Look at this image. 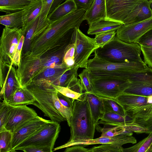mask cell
Wrapping results in <instances>:
<instances>
[{
  "label": "cell",
  "mask_w": 152,
  "mask_h": 152,
  "mask_svg": "<svg viewBox=\"0 0 152 152\" xmlns=\"http://www.w3.org/2000/svg\"><path fill=\"white\" fill-rule=\"evenodd\" d=\"M86 11H75L52 21L49 27L31 41L27 50L32 56L41 57L65 49L72 42L75 28H79L84 20Z\"/></svg>",
  "instance_id": "1"
},
{
  "label": "cell",
  "mask_w": 152,
  "mask_h": 152,
  "mask_svg": "<svg viewBox=\"0 0 152 152\" xmlns=\"http://www.w3.org/2000/svg\"><path fill=\"white\" fill-rule=\"evenodd\" d=\"M25 88L34 96L35 100L33 105L40 110L45 116L58 123L66 121L69 126L72 110L60 102L58 91L50 81L43 79L33 81Z\"/></svg>",
  "instance_id": "2"
},
{
  "label": "cell",
  "mask_w": 152,
  "mask_h": 152,
  "mask_svg": "<svg viewBox=\"0 0 152 152\" xmlns=\"http://www.w3.org/2000/svg\"><path fill=\"white\" fill-rule=\"evenodd\" d=\"M86 69L91 78H110L127 80L130 73L150 71L152 69L144 61L113 62L105 60L95 55L88 60Z\"/></svg>",
  "instance_id": "3"
},
{
  "label": "cell",
  "mask_w": 152,
  "mask_h": 152,
  "mask_svg": "<svg viewBox=\"0 0 152 152\" xmlns=\"http://www.w3.org/2000/svg\"><path fill=\"white\" fill-rule=\"evenodd\" d=\"M96 126L86 96L83 100H75L69 126L71 137L67 142L94 139Z\"/></svg>",
  "instance_id": "4"
},
{
  "label": "cell",
  "mask_w": 152,
  "mask_h": 152,
  "mask_svg": "<svg viewBox=\"0 0 152 152\" xmlns=\"http://www.w3.org/2000/svg\"><path fill=\"white\" fill-rule=\"evenodd\" d=\"M94 54L105 60L113 62L143 61L141 57L140 46L137 43H129L116 36L108 43L94 51Z\"/></svg>",
  "instance_id": "5"
},
{
  "label": "cell",
  "mask_w": 152,
  "mask_h": 152,
  "mask_svg": "<svg viewBox=\"0 0 152 152\" xmlns=\"http://www.w3.org/2000/svg\"><path fill=\"white\" fill-rule=\"evenodd\" d=\"M60 129L59 123L50 120L12 151L21 150L28 147L47 148L53 149Z\"/></svg>",
  "instance_id": "6"
},
{
  "label": "cell",
  "mask_w": 152,
  "mask_h": 152,
  "mask_svg": "<svg viewBox=\"0 0 152 152\" xmlns=\"http://www.w3.org/2000/svg\"><path fill=\"white\" fill-rule=\"evenodd\" d=\"M71 43L75 45L74 68H86L88 58L91 55L99 48L94 38L84 34L79 28H75Z\"/></svg>",
  "instance_id": "7"
},
{
  "label": "cell",
  "mask_w": 152,
  "mask_h": 152,
  "mask_svg": "<svg viewBox=\"0 0 152 152\" xmlns=\"http://www.w3.org/2000/svg\"><path fill=\"white\" fill-rule=\"evenodd\" d=\"M45 69L42 58L33 56L27 50L21 56L20 65L16 69L21 87H26Z\"/></svg>",
  "instance_id": "8"
},
{
  "label": "cell",
  "mask_w": 152,
  "mask_h": 152,
  "mask_svg": "<svg viewBox=\"0 0 152 152\" xmlns=\"http://www.w3.org/2000/svg\"><path fill=\"white\" fill-rule=\"evenodd\" d=\"M92 94L98 96L115 99L127 89L129 82L110 78H91Z\"/></svg>",
  "instance_id": "9"
},
{
  "label": "cell",
  "mask_w": 152,
  "mask_h": 152,
  "mask_svg": "<svg viewBox=\"0 0 152 152\" xmlns=\"http://www.w3.org/2000/svg\"><path fill=\"white\" fill-rule=\"evenodd\" d=\"M142 0H105V19L124 24V21Z\"/></svg>",
  "instance_id": "10"
},
{
  "label": "cell",
  "mask_w": 152,
  "mask_h": 152,
  "mask_svg": "<svg viewBox=\"0 0 152 152\" xmlns=\"http://www.w3.org/2000/svg\"><path fill=\"white\" fill-rule=\"evenodd\" d=\"M152 29V18L140 22L124 24L116 31V37L129 43H137L145 33Z\"/></svg>",
  "instance_id": "11"
},
{
  "label": "cell",
  "mask_w": 152,
  "mask_h": 152,
  "mask_svg": "<svg viewBox=\"0 0 152 152\" xmlns=\"http://www.w3.org/2000/svg\"><path fill=\"white\" fill-rule=\"evenodd\" d=\"M38 116L34 109L26 105H9L4 128L12 133L23 124Z\"/></svg>",
  "instance_id": "12"
},
{
  "label": "cell",
  "mask_w": 152,
  "mask_h": 152,
  "mask_svg": "<svg viewBox=\"0 0 152 152\" xmlns=\"http://www.w3.org/2000/svg\"><path fill=\"white\" fill-rule=\"evenodd\" d=\"M128 78L129 86L124 92L147 96L152 95V70L132 73Z\"/></svg>",
  "instance_id": "13"
},
{
  "label": "cell",
  "mask_w": 152,
  "mask_h": 152,
  "mask_svg": "<svg viewBox=\"0 0 152 152\" xmlns=\"http://www.w3.org/2000/svg\"><path fill=\"white\" fill-rule=\"evenodd\" d=\"M50 120L39 116L26 122L17 128L12 134L11 151L19 145L38 131Z\"/></svg>",
  "instance_id": "14"
},
{
  "label": "cell",
  "mask_w": 152,
  "mask_h": 152,
  "mask_svg": "<svg viewBox=\"0 0 152 152\" xmlns=\"http://www.w3.org/2000/svg\"><path fill=\"white\" fill-rule=\"evenodd\" d=\"M23 35L21 28H10L5 27L0 38V56L8 57L12 62Z\"/></svg>",
  "instance_id": "15"
},
{
  "label": "cell",
  "mask_w": 152,
  "mask_h": 152,
  "mask_svg": "<svg viewBox=\"0 0 152 152\" xmlns=\"http://www.w3.org/2000/svg\"><path fill=\"white\" fill-rule=\"evenodd\" d=\"M132 132L128 134L117 135L111 137H99L86 140L67 142L62 145L54 149L55 151L61 148L78 145H88L95 144H111L117 147L121 148L124 144L131 143L135 144L137 140L132 136Z\"/></svg>",
  "instance_id": "16"
},
{
  "label": "cell",
  "mask_w": 152,
  "mask_h": 152,
  "mask_svg": "<svg viewBox=\"0 0 152 152\" xmlns=\"http://www.w3.org/2000/svg\"><path fill=\"white\" fill-rule=\"evenodd\" d=\"M152 0H142L125 20L124 24L140 22L152 18Z\"/></svg>",
  "instance_id": "17"
},
{
  "label": "cell",
  "mask_w": 152,
  "mask_h": 152,
  "mask_svg": "<svg viewBox=\"0 0 152 152\" xmlns=\"http://www.w3.org/2000/svg\"><path fill=\"white\" fill-rule=\"evenodd\" d=\"M52 21L48 17L41 15L38 16L29 27L25 34V42L28 43L38 37L49 26Z\"/></svg>",
  "instance_id": "18"
},
{
  "label": "cell",
  "mask_w": 152,
  "mask_h": 152,
  "mask_svg": "<svg viewBox=\"0 0 152 152\" xmlns=\"http://www.w3.org/2000/svg\"><path fill=\"white\" fill-rule=\"evenodd\" d=\"M21 87L17 75L16 69L12 65L6 77L4 85L1 88L0 95L3 96V102H6L18 88Z\"/></svg>",
  "instance_id": "19"
},
{
  "label": "cell",
  "mask_w": 152,
  "mask_h": 152,
  "mask_svg": "<svg viewBox=\"0 0 152 152\" xmlns=\"http://www.w3.org/2000/svg\"><path fill=\"white\" fill-rule=\"evenodd\" d=\"M106 12L105 0H94L85 14L84 20L89 25L100 20L105 19Z\"/></svg>",
  "instance_id": "20"
},
{
  "label": "cell",
  "mask_w": 152,
  "mask_h": 152,
  "mask_svg": "<svg viewBox=\"0 0 152 152\" xmlns=\"http://www.w3.org/2000/svg\"><path fill=\"white\" fill-rule=\"evenodd\" d=\"M35 100L34 96L26 88L20 87L17 89L8 100L4 102L11 106L26 105H33Z\"/></svg>",
  "instance_id": "21"
},
{
  "label": "cell",
  "mask_w": 152,
  "mask_h": 152,
  "mask_svg": "<svg viewBox=\"0 0 152 152\" xmlns=\"http://www.w3.org/2000/svg\"><path fill=\"white\" fill-rule=\"evenodd\" d=\"M124 24L118 22L104 19L89 25L87 33L93 35L114 31H116Z\"/></svg>",
  "instance_id": "22"
},
{
  "label": "cell",
  "mask_w": 152,
  "mask_h": 152,
  "mask_svg": "<svg viewBox=\"0 0 152 152\" xmlns=\"http://www.w3.org/2000/svg\"><path fill=\"white\" fill-rule=\"evenodd\" d=\"M85 92L92 116L97 125L105 112L103 102L99 97L92 94Z\"/></svg>",
  "instance_id": "23"
},
{
  "label": "cell",
  "mask_w": 152,
  "mask_h": 152,
  "mask_svg": "<svg viewBox=\"0 0 152 152\" xmlns=\"http://www.w3.org/2000/svg\"><path fill=\"white\" fill-rule=\"evenodd\" d=\"M42 6V0H33L28 7L26 13L23 18V26L21 28L23 35H25L29 27L40 15Z\"/></svg>",
  "instance_id": "24"
},
{
  "label": "cell",
  "mask_w": 152,
  "mask_h": 152,
  "mask_svg": "<svg viewBox=\"0 0 152 152\" xmlns=\"http://www.w3.org/2000/svg\"><path fill=\"white\" fill-rule=\"evenodd\" d=\"M28 7L20 11L1 15L0 24L10 28H21L23 26V18L26 13Z\"/></svg>",
  "instance_id": "25"
},
{
  "label": "cell",
  "mask_w": 152,
  "mask_h": 152,
  "mask_svg": "<svg viewBox=\"0 0 152 152\" xmlns=\"http://www.w3.org/2000/svg\"><path fill=\"white\" fill-rule=\"evenodd\" d=\"M77 10L74 0H66L56 5L48 16L50 20L54 21Z\"/></svg>",
  "instance_id": "26"
},
{
  "label": "cell",
  "mask_w": 152,
  "mask_h": 152,
  "mask_svg": "<svg viewBox=\"0 0 152 152\" xmlns=\"http://www.w3.org/2000/svg\"><path fill=\"white\" fill-rule=\"evenodd\" d=\"M33 0H0V11L6 14L20 11L27 8Z\"/></svg>",
  "instance_id": "27"
},
{
  "label": "cell",
  "mask_w": 152,
  "mask_h": 152,
  "mask_svg": "<svg viewBox=\"0 0 152 152\" xmlns=\"http://www.w3.org/2000/svg\"><path fill=\"white\" fill-rule=\"evenodd\" d=\"M133 121L132 118L128 115L123 116L112 112L105 111L98 124H100L115 126L132 122Z\"/></svg>",
  "instance_id": "28"
},
{
  "label": "cell",
  "mask_w": 152,
  "mask_h": 152,
  "mask_svg": "<svg viewBox=\"0 0 152 152\" xmlns=\"http://www.w3.org/2000/svg\"><path fill=\"white\" fill-rule=\"evenodd\" d=\"M69 69L63 64L54 67L47 68L35 77L32 81L43 79L52 83Z\"/></svg>",
  "instance_id": "29"
},
{
  "label": "cell",
  "mask_w": 152,
  "mask_h": 152,
  "mask_svg": "<svg viewBox=\"0 0 152 152\" xmlns=\"http://www.w3.org/2000/svg\"><path fill=\"white\" fill-rule=\"evenodd\" d=\"M152 150V130L148 135L133 146L123 148L122 152H150Z\"/></svg>",
  "instance_id": "30"
},
{
  "label": "cell",
  "mask_w": 152,
  "mask_h": 152,
  "mask_svg": "<svg viewBox=\"0 0 152 152\" xmlns=\"http://www.w3.org/2000/svg\"><path fill=\"white\" fill-rule=\"evenodd\" d=\"M99 97L103 102L105 112L111 111L123 116L127 115L123 108L115 99Z\"/></svg>",
  "instance_id": "31"
},
{
  "label": "cell",
  "mask_w": 152,
  "mask_h": 152,
  "mask_svg": "<svg viewBox=\"0 0 152 152\" xmlns=\"http://www.w3.org/2000/svg\"><path fill=\"white\" fill-rule=\"evenodd\" d=\"M75 49V44L71 43L67 46L64 52L62 64L70 69L74 68Z\"/></svg>",
  "instance_id": "32"
},
{
  "label": "cell",
  "mask_w": 152,
  "mask_h": 152,
  "mask_svg": "<svg viewBox=\"0 0 152 152\" xmlns=\"http://www.w3.org/2000/svg\"><path fill=\"white\" fill-rule=\"evenodd\" d=\"M12 134L5 129L0 131V152H10Z\"/></svg>",
  "instance_id": "33"
},
{
  "label": "cell",
  "mask_w": 152,
  "mask_h": 152,
  "mask_svg": "<svg viewBox=\"0 0 152 152\" xmlns=\"http://www.w3.org/2000/svg\"><path fill=\"white\" fill-rule=\"evenodd\" d=\"M53 86L59 92L64 96L75 100H83L86 98L85 92L81 94L74 91L67 87L55 86L52 84Z\"/></svg>",
  "instance_id": "34"
},
{
  "label": "cell",
  "mask_w": 152,
  "mask_h": 152,
  "mask_svg": "<svg viewBox=\"0 0 152 152\" xmlns=\"http://www.w3.org/2000/svg\"><path fill=\"white\" fill-rule=\"evenodd\" d=\"M80 78L81 84L84 92L92 94L91 78L88 70L85 68L78 75Z\"/></svg>",
  "instance_id": "35"
},
{
  "label": "cell",
  "mask_w": 152,
  "mask_h": 152,
  "mask_svg": "<svg viewBox=\"0 0 152 152\" xmlns=\"http://www.w3.org/2000/svg\"><path fill=\"white\" fill-rule=\"evenodd\" d=\"M13 65L9 58H0V84L1 88L5 83L9 70Z\"/></svg>",
  "instance_id": "36"
},
{
  "label": "cell",
  "mask_w": 152,
  "mask_h": 152,
  "mask_svg": "<svg viewBox=\"0 0 152 152\" xmlns=\"http://www.w3.org/2000/svg\"><path fill=\"white\" fill-rule=\"evenodd\" d=\"M116 31L105 32L95 35V42L99 47H102L111 41L116 36Z\"/></svg>",
  "instance_id": "37"
},
{
  "label": "cell",
  "mask_w": 152,
  "mask_h": 152,
  "mask_svg": "<svg viewBox=\"0 0 152 152\" xmlns=\"http://www.w3.org/2000/svg\"><path fill=\"white\" fill-rule=\"evenodd\" d=\"M123 148V147L119 148L111 144H102L99 146L88 149V151L89 152H122Z\"/></svg>",
  "instance_id": "38"
},
{
  "label": "cell",
  "mask_w": 152,
  "mask_h": 152,
  "mask_svg": "<svg viewBox=\"0 0 152 152\" xmlns=\"http://www.w3.org/2000/svg\"><path fill=\"white\" fill-rule=\"evenodd\" d=\"M9 105L6 102H1L0 106V131L4 129L7 117Z\"/></svg>",
  "instance_id": "39"
},
{
  "label": "cell",
  "mask_w": 152,
  "mask_h": 152,
  "mask_svg": "<svg viewBox=\"0 0 152 152\" xmlns=\"http://www.w3.org/2000/svg\"><path fill=\"white\" fill-rule=\"evenodd\" d=\"M137 124H140L148 129L152 127V104L143 117L138 121Z\"/></svg>",
  "instance_id": "40"
},
{
  "label": "cell",
  "mask_w": 152,
  "mask_h": 152,
  "mask_svg": "<svg viewBox=\"0 0 152 152\" xmlns=\"http://www.w3.org/2000/svg\"><path fill=\"white\" fill-rule=\"evenodd\" d=\"M25 40V37L23 35L20 39L18 48L12 60L13 65L18 67L20 65L21 57V51Z\"/></svg>",
  "instance_id": "41"
},
{
  "label": "cell",
  "mask_w": 152,
  "mask_h": 152,
  "mask_svg": "<svg viewBox=\"0 0 152 152\" xmlns=\"http://www.w3.org/2000/svg\"><path fill=\"white\" fill-rule=\"evenodd\" d=\"M137 43L140 46L152 47V29L142 36L139 39Z\"/></svg>",
  "instance_id": "42"
},
{
  "label": "cell",
  "mask_w": 152,
  "mask_h": 152,
  "mask_svg": "<svg viewBox=\"0 0 152 152\" xmlns=\"http://www.w3.org/2000/svg\"><path fill=\"white\" fill-rule=\"evenodd\" d=\"M140 46L144 62L152 69V47Z\"/></svg>",
  "instance_id": "43"
},
{
  "label": "cell",
  "mask_w": 152,
  "mask_h": 152,
  "mask_svg": "<svg viewBox=\"0 0 152 152\" xmlns=\"http://www.w3.org/2000/svg\"><path fill=\"white\" fill-rule=\"evenodd\" d=\"M55 1L54 0H42V9L40 15L48 17L51 8Z\"/></svg>",
  "instance_id": "44"
},
{
  "label": "cell",
  "mask_w": 152,
  "mask_h": 152,
  "mask_svg": "<svg viewBox=\"0 0 152 152\" xmlns=\"http://www.w3.org/2000/svg\"><path fill=\"white\" fill-rule=\"evenodd\" d=\"M58 96L61 104L65 107L72 109L75 100L64 96L58 92Z\"/></svg>",
  "instance_id": "45"
},
{
  "label": "cell",
  "mask_w": 152,
  "mask_h": 152,
  "mask_svg": "<svg viewBox=\"0 0 152 152\" xmlns=\"http://www.w3.org/2000/svg\"><path fill=\"white\" fill-rule=\"evenodd\" d=\"M94 0H74L77 10L83 9L86 11L91 6Z\"/></svg>",
  "instance_id": "46"
},
{
  "label": "cell",
  "mask_w": 152,
  "mask_h": 152,
  "mask_svg": "<svg viewBox=\"0 0 152 152\" xmlns=\"http://www.w3.org/2000/svg\"><path fill=\"white\" fill-rule=\"evenodd\" d=\"M53 150L47 148L28 147L24 148L21 150L24 152H53Z\"/></svg>",
  "instance_id": "47"
},
{
  "label": "cell",
  "mask_w": 152,
  "mask_h": 152,
  "mask_svg": "<svg viewBox=\"0 0 152 152\" xmlns=\"http://www.w3.org/2000/svg\"><path fill=\"white\" fill-rule=\"evenodd\" d=\"M88 149L79 145H74L66 148L64 152H88Z\"/></svg>",
  "instance_id": "48"
},
{
  "label": "cell",
  "mask_w": 152,
  "mask_h": 152,
  "mask_svg": "<svg viewBox=\"0 0 152 152\" xmlns=\"http://www.w3.org/2000/svg\"><path fill=\"white\" fill-rule=\"evenodd\" d=\"M147 102L148 104H152V95L148 96Z\"/></svg>",
  "instance_id": "49"
},
{
  "label": "cell",
  "mask_w": 152,
  "mask_h": 152,
  "mask_svg": "<svg viewBox=\"0 0 152 152\" xmlns=\"http://www.w3.org/2000/svg\"><path fill=\"white\" fill-rule=\"evenodd\" d=\"M10 152H19L16 151H11Z\"/></svg>",
  "instance_id": "50"
},
{
  "label": "cell",
  "mask_w": 152,
  "mask_h": 152,
  "mask_svg": "<svg viewBox=\"0 0 152 152\" xmlns=\"http://www.w3.org/2000/svg\"><path fill=\"white\" fill-rule=\"evenodd\" d=\"M150 152H152V150Z\"/></svg>",
  "instance_id": "51"
},
{
  "label": "cell",
  "mask_w": 152,
  "mask_h": 152,
  "mask_svg": "<svg viewBox=\"0 0 152 152\" xmlns=\"http://www.w3.org/2000/svg\"><path fill=\"white\" fill-rule=\"evenodd\" d=\"M88 152H89L88 151Z\"/></svg>",
  "instance_id": "52"
}]
</instances>
